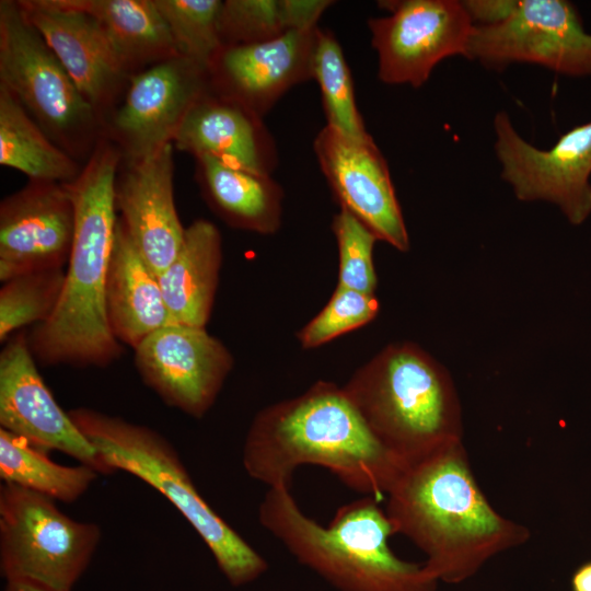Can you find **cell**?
Returning a JSON list of instances; mask_svg holds the SVG:
<instances>
[{"mask_svg":"<svg viewBox=\"0 0 591 591\" xmlns=\"http://www.w3.org/2000/svg\"><path fill=\"white\" fill-rule=\"evenodd\" d=\"M123 155L102 137L81 173L65 184L74 207V236L59 303L51 317L27 334L42 366L105 368L123 346L108 324L106 276L118 215L114 187Z\"/></svg>","mask_w":591,"mask_h":591,"instance_id":"6da1fadb","label":"cell"},{"mask_svg":"<svg viewBox=\"0 0 591 591\" xmlns=\"http://www.w3.org/2000/svg\"><path fill=\"white\" fill-rule=\"evenodd\" d=\"M386 496L395 534L426 554L424 566L438 581L462 582L530 537L525 526L499 514L486 499L463 442L405 465Z\"/></svg>","mask_w":591,"mask_h":591,"instance_id":"7a4b0ae2","label":"cell"},{"mask_svg":"<svg viewBox=\"0 0 591 591\" xmlns=\"http://www.w3.org/2000/svg\"><path fill=\"white\" fill-rule=\"evenodd\" d=\"M242 462L252 478L268 487H291L298 467L317 465L350 489L375 498L389 493L403 468L346 391L323 382L258 413Z\"/></svg>","mask_w":591,"mask_h":591,"instance_id":"3957f363","label":"cell"},{"mask_svg":"<svg viewBox=\"0 0 591 591\" xmlns=\"http://www.w3.org/2000/svg\"><path fill=\"white\" fill-rule=\"evenodd\" d=\"M260 525L302 565L338 591H436L422 565L394 555L393 525L373 496L337 509L327 526L302 512L288 486L268 487L258 507Z\"/></svg>","mask_w":591,"mask_h":591,"instance_id":"277c9868","label":"cell"},{"mask_svg":"<svg viewBox=\"0 0 591 591\" xmlns=\"http://www.w3.org/2000/svg\"><path fill=\"white\" fill-rule=\"evenodd\" d=\"M344 390L378 441L403 467L462 442L453 382L415 347L389 348Z\"/></svg>","mask_w":591,"mask_h":591,"instance_id":"5b68a950","label":"cell"},{"mask_svg":"<svg viewBox=\"0 0 591 591\" xmlns=\"http://www.w3.org/2000/svg\"><path fill=\"white\" fill-rule=\"evenodd\" d=\"M68 413L108 474H132L160 491L181 512L233 587L247 584L267 571L266 559L199 494L177 451L164 436L93 408L77 407Z\"/></svg>","mask_w":591,"mask_h":591,"instance_id":"8992f818","label":"cell"},{"mask_svg":"<svg viewBox=\"0 0 591 591\" xmlns=\"http://www.w3.org/2000/svg\"><path fill=\"white\" fill-rule=\"evenodd\" d=\"M0 85L58 147L88 161L103 123L16 0L0 1Z\"/></svg>","mask_w":591,"mask_h":591,"instance_id":"52a82bcc","label":"cell"},{"mask_svg":"<svg viewBox=\"0 0 591 591\" xmlns=\"http://www.w3.org/2000/svg\"><path fill=\"white\" fill-rule=\"evenodd\" d=\"M101 537L96 523L71 519L55 500L16 485H1L0 571L7 582L71 591Z\"/></svg>","mask_w":591,"mask_h":591,"instance_id":"ba28073f","label":"cell"},{"mask_svg":"<svg viewBox=\"0 0 591 591\" xmlns=\"http://www.w3.org/2000/svg\"><path fill=\"white\" fill-rule=\"evenodd\" d=\"M465 57L495 70L529 62L568 77H591V34L569 1L522 0L505 21L475 25Z\"/></svg>","mask_w":591,"mask_h":591,"instance_id":"9c48e42d","label":"cell"},{"mask_svg":"<svg viewBox=\"0 0 591 591\" xmlns=\"http://www.w3.org/2000/svg\"><path fill=\"white\" fill-rule=\"evenodd\" d=\"M390 14L368 21L378 53V77L386 84L421 86L443 59L465 57L475 24L462 1L379 2Z\"/></svg>","mask_w":591,"mask_h":591,"instance_id":"30bf717a","label":"cell"},{"mask_svg":"<svg viewBox=\"0 0 591 591\" xmlns=\"http://www.w3.org/2000/svg\"><path fill=\"white\" fill-rule=\"evenodd\" d=\"M494 130L501 177L518 199L552 202L573 225L589 218L591 120L569 129L548 150L524 140L505 111L496 114Z\"/></svg>","mask_w":591,"mask_h":591,"instance_id":"8fae6325","label":"cell"},{"mask_svg":"<svg viewBox=\"0 0 591 591\" xmlns=\"http://www.w3.org/2000/svg\"><path fill=\"white\" fill-rule=\"evenodd\" d=\"M209 91L208 70L181 56L134 74L104 120V137L124 160L149 155L173 139L190 108Z\"/></svg>","mask_w":591,"mask_h":591,"instance_id":"7c38bea8","label":"cell"},{"mask_svg":"<svg viewBox=\"0 0 591 591\" xmlns=\"http://www.w3.org/2000/svg\"><path fill=\"white\" fill-rule=\"evenodd\" d=\"M143 383L167 406L194 418L215 404L233 367L225 346L206 327L169 322L134 349Z\"/></svg>","mask_w":591,"mask_h":591,"instance_id":"4fadbf2b","label":"cell"},{"mask_svg":"<svg viewBox=\"0 0 591 591\" xmlns=\"http://www.w3.org/2000/svg\"><path fill=\"white\" fill-rule=\"evenodd\" d=\"M27 333L11 336L0 354V428L48 452L60 451L108 474L94 447L54 398L37 370Z\"/></svg>","mask_w":591,"mask_h":591,"instance_id":"5bb4252c","label":"cell"},{"mask_svg":"<svg viewBox=\"0 0 591 591\" xmlns=\"http://www.w3.org/2000/svg\"><path fill=\"white\" fill-rule=\"evenodd\" d=\"M313 150L341 208L378 239L407 251L409 239L390 170L372 136L357 140L325 126L316 135Z\"/></svg>","mask_w":591,"mask_h":591,"instance_id":"9a60e30c","label":"cell"},{"mask_svg":"<svg viewBox=\"0 0 591 591\" xmlns=\"http://www.w3.org/2000/svg\"><path fill=\"white\" fill-rule=\"evenodd\" d=\"M74 207L65 184L28 181L0 202V280L67 266Z\"/></svg>","mask_w":591,"mask_h":591,"instance_id":"2e32d148","label":"cell"},{"mask_svg":"<svg viewBox=\"0 0 591 591\" xmlns=\"http://www.w3.org/2000/svg\"><path fill=\"white\" fill-rule=\"evenodd\" d=\"M16 1L104 125L120 103L130 77L97 22L66 0Z\"/></svg>","mask_w":591,"mask_h":591,"instance_id":"e0dca14e","label":"cell"},{"mask_svg":"<svg viewBox=\"0 0 591 591\" xmlns=\"http://www.w3.org/2000/svg\"><path fill=\"white\" fill-rule=\"evenodd\" d=\"M317 28L223 46L208 69L209 90L264 117L291 88L313 79Z\"/></svg>","mask_w":591,"mask_h":591,"instance_id":"ac0fdd59","label":"cell"},{"mask_svg":"<svg viewBox=\"0 0 591 591\" xmlns=\"http://www.w3.org/2000/svg\"><path fill=\"white\" fill-rule=\"evenodd\" d=\"M173 143L136 160L121 159L115 208L132 243L159 276L177 255L185 235L174 201Z\"/></svg>","mask_w":591,"mask_h":591,"instance_id":"d6986e66","label":"cell"},{"mask_svg":"<svg viewBox=\"0 0 591 591\" xmlns=\"http://www.w3.org/2000/svg\"><path fill=\"white\" fill-rule=\"evenodd\" d=\"M173 146L194 158L210 155L264 175H270L278 163L263 117L210 90L187 113Z\"/></svg>","mask_w":591,"mask_h":591,"instance_id":"ffe728a7","label":"cell"},{"mask_svg":"<svg viewBox=\"0 0 591 591\" xmlns=\"http://www.w3.org/2000/svg\"><path fill=\"white\" fill-rule=\"evenodd\" d=\"M105 304L115 338L132 349L169 323L159 278L119 218L106 276Z\"/></svg>","mask_w":591,"mask_h":591,"instance_id":"44dd1931","label":"cell"},{"mask_svg":"<svg viewBox=\"0 0 591 591\" xmlns=\"http://www.w3.org/2000/svg\"><path fill=\"white\" fill-rule=\"evenodd\" d=\"M221 260V235L212 222L198 219L185 229L177 255L158 276L169 322L206 327Z\"/></svg>","mask_w":591,"mask_h":591,"instance_id":"7402d4cb","label":"cell"},{"mask_svg":"<svg viewBox=\"0 0 591 591\" xmlns=\"http://www.w3.org/2000/svg\"><path fill=\"white\" fill-rule=\"evenodd\" d=\"M100 25L129 76L178 56L154 0H66Z\"/></svg>","mask_w":591,"mask_h":591,"instance_id":"603a6c76","label":"cell"},{"mask_svg":"<svg viewBox=\"0 0 591 591\" xmlns=\"http://www.w3.org/2000/svg\"><path fill=\"white\" fill-rule=\"evenodd\" d=\"M195 177L210 208L228 224L260 233L279 225L281 189L270 175L228 164L215 157L195 158Z\"/></svg>","mask_w":591,"mask_h":591,"instance_id":"cb8c5ba5","label":"cell"},{"mask_svg":"<svg viewBox=\"0 0 591 591\" xmlns=\"http://www.w3.org/2000/svg\"><path fill=\"white\" fill-rule=\"evenodd\" d=\"M0 164L30 181L67 184L83 164L58 147L19 101L0 85Z\"/></svg>","mask_w":591,"mask_h":591,"instance_id":"d4e9b609","label":"cell"},{"mask_svg":"<svg viewBox=\"0 0 591 591\" xmlns=\"http://www.w3.org/2000/svg\"><path fill=\"white\" fill-rule=\"evenodd\" d=\"M331 0H225L219 16L223 46L267 42L317 26Z\"/></svg>","mask_w":591,"mask_h":591,"instance_id":"484cf974","label":"cell"},{"mask_svg":"<svg viewBox=\"0 0 591 591\" xmlns=\"http://www.w3.org/2000/svg\"><path fill=\"white\" fill-rule=\"evenodd\" d=\"M97 475L84 464H58L46 452L0 428V477L4 483L53 500L73 502L88 491Z\"/></svg>","mask_w":591,"mask_h":591,"instance_id":"4316f807","label":"cell"},{"mask_svg":"<svg viewBox=\"0 0 591 591\" xmlns=\"http://www.w3.org/2000/svg\"><path fill=\"white\" fill-rule=\"evenodd\" d=\"M313 79L321 90L326 126L357 140L371 137L356 104L351 72L341 46L329 30L317 28Z\"/></svg>","mask_w":591,"mask_h":591,"instance_id":"83f0119b","label":"cell"},{"mask_svg":"<svg viewBox=\"0 0 591 591\" xmlns=\"http://www.w3.org/2000/svg\"><path fill=\"white\" fill-rule=\"evenodd\" d=\"M66 268L36 270L2 282L0 289V341L54 314L65 285ZM34 325V326H35Z\"/></svg>","mask_w":591,"mask_h":591,"instance_id":"f1b7e54d","label":"cell"},{"mask_svg":"<svg viewBox=\"0 0 591 591\" xmlns=\"http://www.w3.org/2000/svg\"><path fill=\"white\" fill-rule=\"evenodd\" d=\"M220 0H154L178 56L209 69L222 48L219 34Z\"/></svg>","mask_w":591,"mask_h":591,"instance_id":"f546056e","label":"cell"},{"mask_svg":"<svg viewBox=\"0 0 591 591\" xmlns=\"http://www.w3.org/2000/svg\"><path fill=\"white\" fill-rule=\"evenodd\" d=\"M339 252L338 287L373 294L376 278L373 266L375 234L346 209L333 221Z\"/></svg>","mask_w":591,"mask_h":591,"instance_id":"4dcf8cb0","label":"cell"},{"mask_svg":"<svg viewBox=\"0 0 591 591\" xmlns=\"http://www.w3.org/2000/svg\"><path fill=\"white\" fill-rule=\"evenodd\" d=\"M378 312L373 294L337 287L326 306L302 331L304 347H316L371 321Z\"/></svg>","mask_w":591,"mask_h":591,"instance_id":"1f68e13d","label":"cell"},{"mask_svg":"<svg viewBox=\"0 0 591 591\" xmlns=\"http://www.w3.org/2000/svg\"><path fill=\"white\" fill-rule=\"evenodd\" d=\"M475 25H495L511 15L517 8L514 0H466L462 1Z\"/></svg>","mask_w":591,"mask_h":591,"instance_id":"d6a6232c","label":"cell"},{"mask_svg":"<svg viewBox=\"0 0 591 591\" xmlns=\"http://www.w3.org/2000/svg\"><path fill=\"white\" fill-rule=\"evenodd\" d=\"M573 591H591V563L582 566L573 576Z\"/></svg>","mask_w":591,"mask_h":591,"instance_id":"836d02e7","label":"cell"},{"mask_svg":"<svg viewBox=\"0 0 591 591\" xmlns=\"http://www.w3.org/2000/svg\"><path fill=\"white\" fill-rule=\"evenodd\" d=\"M3 591H50L25 582H7Z\"/></svg>","mask_w":591,"mask_h":591,"instance_id":"e575fe53","label":"cell"}]
</instances>
